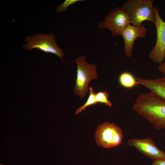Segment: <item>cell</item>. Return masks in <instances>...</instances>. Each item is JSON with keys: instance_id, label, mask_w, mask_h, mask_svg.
Instances as JSON below:
<instances>
[{"instance_id": "obj_1", "label": "cell", "mask_w": 165, "mask_h": 165, "mask_svg": "<svg viewBox=\"0 0 165 165\" xmlns=\"http://www.w3.org/2000/svg\"><path fill=\"white\" fill-rule=\"evenodd\" d=\"M133 110L156 129H165V99L152 92L141 93L133 104Z\"/></svg>"}, {"instance_id": "obj_2", "label": "cell", "mask_w": 165, "mask_h": 165, "mask_svg": "<svg viewBox=\"0 0 165 165\" xmlns=\"http://www.w3.org/2000/svg\"><path fill=\"white\" fill-rule=\"evenodd\" d=\"M153 1V0H128L121 8L128 14L130 24L133 25L140 26L145 21L155 24Z\"/></svg>"}, {"instance_id": "obj_3", "label": "cell", "mask_w": 165, "mask_h": 165, "mask_svg": "<svg viewBox=\"0 0 165 165\" xmlns=\"http://www.w3.org/2000/svg\"><path fill=\"white\" fill-rule=\"evenodd\" d=\"M75 62L77 64V69L74 92L75 95L82 99L88 92V86L90 81L98 78L97 67L95 64L87 62L83 55L75 59Z\"/></svg>"}, {"instance_id": "obj_4", "label": "cell", "mask_w": 165, "mask_h": 165, "mask_svg": "<svg viewBox=\"0 0 165 165\" xmlns=\"http://www.w3.org/2000/svg\"><path fill=\"white\" fill-rule=\"evenodd\" d=\"M24 41L26 43L23 45V49L28 50L37 49L45 53L55 54L64 61L62 57L64 56V54L56 43L53 33L43 34L39 33L30 36L27 35Z\"/></svg>"}, {"instance_id": "obj_5", "label": "cell", "mask_w": 165, "mask_h": 165, "mask_svg": "<svg viewBox=\"0 0 165 165\" xmlns=\"http://www.w3.org/2000/svg\"><path fill=\"white\" fill-rule=\"evenodd\" d=\"M94 137L98 145L111 148L122 143L123 134L119 127L113 123L105 122L98 127Z\"/></svg>"}, {"instance_id": "obj_6", "label": "cell", "mask_w": 165, "mask_h": 165, "mask_svg": "<svg viewBox=\"0 0 165 165\" xmlns=\"http://www.w3.org/2000/svg\"><path fill=\"white\" fill-rule=\"evenodd\" d=\"M130 24L128 14L121 7L111 10L104 20L98 24L99 29H106L111 31L112 35H121L125 28Z\"/></svg>"}, {"instance_id": "obj_7", "label": "cell", "mask_w": 165, "mask_h": 165, "mask_svg": "<svg viewBox=\"0 0 165 165\" xmlns=\"http://www.w3.org/2000/svg\"><path fill=\"white\" fill-rule=\"evenodd\" d=\"M157 38L156 44L149 53V58L154 62L161 64L165 58V22L160 17L158 8L154 7Z\"/></svg>"}, {"instance_id": "obj_8", "label": "cell", "mask_w": 165, "mask_h": 165, "mask_svg": "<svg viewBox=\"0 0 165 165\" xmlns=\"http://www.w3.org/2000/svg\"><path fill=\"white\" fill-rule=\"evenodd\" d=\"M128 145L153 161L165 160V152L160 150L150 137L145 138H133L127 141Z\"/></svg>"}, {"instance_id": "obj_9", "label": "cell", "mask_w": 165, "mask_h": 165, "mask_svg": "<svg viewBox=\"0 0 165 165\" xmlns=\"http://www.w3.org/2000/svg\"><path fill=\"white\" fill-rule=\"evenodd\" d=\"M147 32V30L143 24L140 26H136L130 24L125 28L121 35L124 40V52L126 57H132L134 41L138 38L145 37Z\"/></svg>"}, {"instance_id": "obj_10", "label": "cell", "mask_w": 165, "mask_h": 165, "mask_svg": "<svg viewBox=\"0 0 165 165\" xmlns=\"http://www.w3.org/2000/svg\"><path fill=\"white\" fill-rule=\"evenodd\" d=\"M136 79L138 84L165 99V76L154 79L138 77Z\"/></svg>"}, {"instance_id": "obj_11", "label": "cell", "mask_w": 165, "mask_h": 165, "mask_svg": "<svg viewBox=\"0 0 165 165\" xmlns=\"http://www.w3.org/2000/svg\"><path fill=\"white\" fill-rule=\"evenodd\" d=\"M118 80L121 86L125 88H132L138 84L136 78L131 73L127 72L121 73Z\"/></svg>"}, {"instance_id": "obj_12", "label": "cell", "mask_w": 165, "mask_h": 165, "mask_svg": "<svg viewBox=\"0 0 165 165\" xmlns=\"http://www.w3.org/2000/svg\"><path fill=\"white\" fill-rule=\"evenodd\" d=\"M89 90L90 94L87 101L82 106L76 110L75 115H77L82 111L85 110L88 106L93 105H96L97 104L95 99V93H94L93 88L90 87Z\"/></svg>"}, {"instance_id": "obj_13", "label": "cell", "mask_w": 165, "mask_h": 165, "mask_svg": "<svg viewBox=\"0 0 165 165\" xmlns=\"http://www.w3.org/2000/svg\"><path fill=\"white\" fill-rule=\"evenodd\" d=\"M95 96L97 103L104 104L110 107L112 106V103L108 99V94L106 90L99 91L95 93Z\"/></svg>"}, {"instance_id": "obj_14", "label": "cell", "mask_w": 165, "mask_h": 165, "mask_svg": "<svg viewBox=\"0 0 165 165\" xmlns=\"http://www.w3.org/2000/svg\"><path fill=\"white\" fill-rule=\"evenodd\" d=\"M82 1V0H66L63 3L57 6L55 9V11L57 13L66 11L68 10V7L70 6Z\"/></svg>"}, {"instance_id": "obj_15", "label": "cell", "mask_w": 165, "mask_h": 165, "mask_svg": "<svg viewBox=\"0 0 165 165\" xmlns=\"http://www.w3.org/2000/svg\"><path fill=\"white\" fill-rule=\"evenodd\" d=\"M158 69L161 73L165 75V61L159 64L158 67Z\"/></svg>"}, {"instance_id": "obj_16", "label": "cell", "mask_w": 165, "mask_h": 165, "mask_svg": "<svg viewBox=\"0 0 165 165\" xmlns=\"http://www.w3.org/2000/svg\"><path fill=\"white\" fill-rule=\"evenodd\" d=\"M151 165H165V160L153 161Z\"/></svg>"}, {"instance_id": "obj_17", "label": "cell", "mask_w": 165, "mask_h": 165, "mask_svg": "<svg viewBox=\"0 0 165 165\" xmlns=\"http://www.w3.org/2000/svg\"><path fill=\"white\" fill-rule=\"evenodd\" d=\"M0 165H5L4 164H2L0 163Z\"/></svg>"}]
</instances>
